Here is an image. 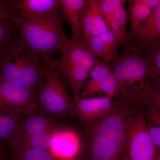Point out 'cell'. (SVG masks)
<instances>
[{
	"label": "cell",
	"instance_id": "obj_1",
	"mask_svg": "<svg viewBox=\"0 0 160 160\" xmlns=\"http://www.w3.org/2000/svg\"><path fill=\"white\" fill-rule=\"evenodd\" d=\"M112 109L86 125L73 160H126V141L130 122L146 106L142 93L127 89L115 98Z\"/></svg>",
	"mask_w": 160,
	"mask_h": 160
},
{
	"label": "cell",
	"instance_id": "obj_2",
	"mask_svg": "<svg viewBox=\"0 0 160 160\" xmlns=\"http://www.w3.org/2000/svg\"><path fill=\"white\" fill-rule=\"evenodd\" d=\"M65 22L62 12L58 8L38 22L22 19L15 22L29 51L41 59L62 50L67 39L62 29Z\"/></svg>",
	"mask_w": 160,
	"mask_h": 160
},
{
	"label": "cell",
	"instance_id": "obj_3",
	"mask_svg": "<svg viewBox=\"0 0 160 160\" xmlns=\"http://www.w3.org/2000/svg\"><path fill=\"white\" fill-rule=\"evenodd\" d=\"M111 61V66L118 82L124 89H132L142 92H151L152 80L142 52L131 42Z\"/></svg>",
	"mask_w": 160,
	"mask_h": 160
},
{
	"label": "cell",
	"instance_id": "obj_4",
	"mask_svg": "<svg viewBox=\"0 0 160 160\" xmlns=\"http://www.w3.org/2000/svg\"><path fill=\"white\" fill-rule=\"evenodd\" d=\"M13 58L14 61L5 62L0 66V77L26 89L38 100L45 83L41 59L29 49L16 54Z\"/></svg>",
	"mask_w": 160,
	"mask_h": 160
},
{
	"label": "cell",
	"instance_id": "obj_5",
	"mask_svg": "<svg viewBox=\"0 0 160 160\" xmlns=\"http://www.w3.org/2000/svg\"><path fill=\"white\" fill-rule=\"evenodd\" d=\"M54 60L43 61L45 83L38 98V108L50 115L60 118L70 116L73 103L66 93L62 80L55 68Z\"/></svg>",
	"mask_w": 160,
	"mask_h": 160
},
{
	"label": "cell",
	"instance_id": "obj_6",
	"mask_svg": "<svg viewBox=\"0 0 160 160\" xmlns=\"http://www.w3.org/2000/svg\"><path fill=\"white\" fill-rule=\"evenodd\" d=\"M144 106L132 119L126 141V160H153L157 148L146 126Z\"/></svg>",
	"mask_w": 160,
	"mask_h": 160
},
{
	"label": "cell",
	"instance_id": "obj_7",
	"mask_svg": "<svg viewBox=\"0 0 160 160\" xmlns=\"http://www.w3.org/2000/svg\"><path fill=\"white\" fill-rule=\"evenodd\" d=\"M38 109L30 92L0 77V114L25 117Z\"/></svg>",
	"mask_w": 160,
	"mask_h": 160
},
{
	"label": "cell",
	"instance_id": "obj_8",
	"mask_svg": "<svg viewBox=\"0 0 160 160\" xmlns=\"http://www.w3.org/2000/svg\"><path fill=\"white\" fill-rule=\"evenodd\" d=\"M10 19L38 22L59 8L60 0H5Z\"/></svg>",
	"mask_w": 160,
	"mask_h": 160
},
{
	"label": "cell",
	"instance_id": "obj_9",
	"mask_svg": "<svg viewBox=\"0 0 160 160\" xmlns=\"http://www.w3.org/2000/svg\"><path fill=\"white\" fill-rule=\"evenodd\" d=\"M62 126L53 116L38 109L21 121L9 147L23 145L32 136Z\"/></svg>",
	"mask_w": 160,
	"mask_h": 160
},
{
	"label": "cell",
	"instance_id": "obj_10",
	"mask_svg": "<svg viewBox=\"0 0 160 160\" xmlns=\"http://www.w3.org/2000/svg\"><path fill=\"white\" fill-rule=\"evenodd\" d=\"M107 95L92 98L74 95L73 108L69 116L77 118L86 125L100 118L112 109L114 101Z\"/></svg>",
	"mask_w": 160,
	"mask_h": 160
},
{
	"label": "cell",
	"instance_id": "obj_11",
	"mask_svg": "<svg viewBox=\"0 0 160 160\" xmlns=\"http://www.w3.org/2000/svg\"><path fill=\"white\" fill-rule=\"evenodd\" d=\"M28 49L17 24L9 18L0 20V61H11L16 54Z\"/></svg>",
	"mask_w": 160,
	"mask_h": 160
},
{
	"label": "cell",
	"instance_id": "obj_12",
	"mask_svg": "<svg viewBox=\"0 0 160 160\" xmlns=\"http://www.w3.org/2000/svg\"><path fill=\"white\" fill-rule=\"evenodd\" d=\"M130 36V42L142 53L160 46V3L153 8L141 28Z\"/></svg>",
	"mask_w": 160,
	"mask_h": 160
},
{
	"label": "cell",
	"instance_id": "obj_13",
	"mask_svg": "<svg viewBox=\"0 0 160 160\" xmlns=\"http://www.w3.org/2000/svg\"><path fill=\"white\" fill-rule=\"evenodd\" d=\"M61 51V65H68L84 68L90 72L99 61L82 41L67 39Z\"/></svg>",
	"mask_w": 160,
	"mask_h": 160
},
{
	"label": "cell",
	"instance_id": "obj_14",
	"mask_svg": "<svg viewBox=\"0 0 160 160\" xmlns=\"http://www.w3.org/2000/svg\"><path fill=\"white\" fill-rule=\"evenodd\" d=\"M80 19L82 32V41L108 29L100 11L98 0H85L80 9Z\"/></svg>",
	"mask_w": 160,
	"mask_h": 160
},
{
	"label": "cell",
	"instance_id": "obj_15",
	"mask_svg": "<svg viewBox=\"0 0 160 160\" xmlns=\"http://www.w3.org/2000/svg\"><path fill=\"white\" fill-rule=\"evenodd\" d=\"M82 42L96 57L106 62H111L118 56L121 43L118 37L109 29Z\"/></svg>",
	"mask_w": 160,
	"mask_h": 160
},
{
	"label": "cell",
	"instance_id": "obj_16",
	"mask_svg": "<svg viewBox=\"0 0 160 160\" xmlns=\"http://www.w3.org/2000/svg\"><path fill=\"white\" fill-rule=\"evenodd\" d=\"M129 12L130 29L129 35L135 33L149 17L152 9L160 3V0H130Z\"/></svg>",
	"mask_w": 160,
	"mask_h": 160
},
{
	"label": "cell",
	"instance_id": "obj_17",
	"mask_svg": "<svg viewBox=\"0 0 160 160\" xmlns=\"http://www.w3.org/2000/svg\"><path fill=\"white\" fill-rule=\"evenodd\" d=\"M99 8L107 28L113 32L120 40L123 47L129 44L131 38L123 31L120 26L115 10L113 0H98Z\"/></svg>",
	"mask_w": 160,
	"mask_h": 160
},
{
	"label": "cell",
	"instance_id": "obj_18",
	"mask_svg": "<svg viewBox=\"0 0 160 160\" xmlns=\"http://www.w3.org/2000/svg\"><path fill=\"white\" fill-rule=\"evenodd\" d=\"M85 0H60L59 8L71 28L72 33L71 40L81 41L82 36L80 19V9Z\"/></svg>",
	"mask_w": 160,
	"mask_h": 160
},
{
	"label": "cell",
	"instance_id": "obj_19",
	"mask_svg": "<svg viewBox=\"0 0 160 160\" xmlns=\"http://www.w3.org/2000/svg\"><path fill=\"white\" fill-rule=\"evenodd\" d=\"M54 66L62 79L65 80L69 85L74 95H79L80 90L89 77L90 72L81 67L61 65L58 61H55Z\"/></svg>",
	"mask_w": 160,
	"mask_h": 160
},
{
	"label": "cell",
	"instance_id": "obj_20",
	"mask_svg": "<svg viewBox=\"0 0 160 160\" xmlns=\"http://www.w3.org/2000/svg\"><path fill=\"white\" fill-rule=\"evenodd\" d=\"M12 160H58L49 150L26 146L10 147Z\"/></svg>",
	"mask_w": 160,
	"mask_h": 160
},
{
	"label": "cell",
	"instance_id": "obj_21",
	"mask_svg": "<svg viewBox=\"0 0 160 160\" xmlns=\"http://www.w3.org/2000/svg\"><path fill=\"white\" fill-rule=\"evenodd\" d=\"M25 117L0 114V143L3 146H9L19 124Z\"/></svg>",
	"mask_w": 160,
	"mask_h": 160
},
{
	"label": "cell",
	"instance_id": "obj_22",
	"mask_svg": "<svg viewBox=\"0 0 160 160\" xmlns=\"http://www.w3.org/2000/svg\"><path fill=\"white\" fill-rule=\"evenodd\" d=\"M142 57L148 66L152 80L153 92L160 90V46L143 52Z\"/></svg>",
	"mask_w": 160,
	"mask_h": 160
},
{
	"label": "cell",
	"instance_id": "obj_23",
	"mask_svg": "<svg viewBox=\"0 0 160 160\" xmlns=\"http://www.w3.org/2000/svg\"><path fill=\"white\" fill-rule=\"evenodd\" d=\"M146 107L147 130L155 146L160 150V112L150 106Z\"/></svg>",
	"mask_w": 160,
	"mask_h": 160
},
{
	"label": "cell",
	"instance_id": "obj_24",
	"mask_svg": "<svg viewBox=\"0 0 160 160\" xmlns=\"http://www.w3.org/2000/svg\"><path fill=\"white\" fill-rule=\"evenodd\" d=\"M62 126L52 128L32 136L26 141L25 144L21 146H29L36 149L49 150L52 135L54 134L55 132Z\"/></svg>",
	"mask_w": 160,
	"mask_h": 160
},
{
	"label": "cell",
	"instance_id": "obj_25",
	"mask_svg": "<svg viewBox=\"0 0 160 160\" xmlns=\"http://www.w3.org/2000/svg\"><path fill=\"white\" fill-rule=\"evenodd\" d=\"M146 106H150L160 112V90L143 93Z\"/></svg>",
	"mask_w": 160,
	"mask_h": 160
},
{
	"label": "cell",
	"instance_id": "obj_26",
	"mask_svg": "<svg viewBox=\"0 0 160 160\" xmlns=\"http://www.w3.org/2000/svg\"><path fill=\"white\" fill-rule=\"evenodd\" d=\"M5 18L9 19V11L4 0H0V20Z\"/></svg>",
	"mask_w": 160,
	"mask_h": 160
},
{
	"label": "cell",
	"instance_id": "obj_27",
	"mask_svg": "<svg viewBox=\"0 0 160 160\" xmlns=\"http://www.w3.org/2000/svg\"><path fill=\"white\" fill-rule=\"evenodd\" d=\"M0 160H12L11 158H9L2 152L0 153Z\"/></svg>",
	"mask_w": 160,
	"mask_h": 160
},
{
	"label": "cell",
	"instance_id": "obj_28",
	"mask_svg": "<svg viewBox=\"0 0 160 160\" xmlns=\"http://www.w3.org/2000/svg\"><path fill=\"white\" fill-rule=\"evenodd\" d=\"M153 160H160V150L157 148L156 153Z\"/></svg>",
	"mask_w": 160,
	"mask_h": 160
},
{
	"label": "cell",
	"instance_id": "obj_29",
	"mask_svg": "<svg viewBox=\"0 0 160 160\" xmlns=\"http://www.w3.org/2000/svg\"><path fill=\"white\" fill-rule=\"evenodd\" d=\"M3 147H4V146H3L2 145V144H1V143H0V153H1V152H3L2 148Z\"/></svg>",
	"mask_w": 160,
	"mask_h": 160
},
{
	"label": "cell",
	"instance_id": "obj_30",
	"mask_svg": "<svg viewBox=\"0 0 160 160\" xmlns=\"http://www.w3.org/2000/svg\"><path fill=\"white\" fill-rule=\"evenodd\" d=\"M3 63H3L2 62H1V61H0V66H1V65H2V64H3Z\"/></svg>",
	"mask_w": 160,
	"mask_h": 160
}]
</instances>
